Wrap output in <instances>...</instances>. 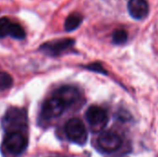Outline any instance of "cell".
I'll use <instances>...</instances> for the list:
<instances>
[{"label":"cell","mask_w":158,"mask_h":157,"mask_svg":"<svg viewBox=\"0 0 158 157\" xmlns=\"http://www.w3.org/2000/svg\"><path fill=\"white\" fill-rule=\"evenodd\" d=\"M85 118L94 132L101 131L108 122L106 111L97 105L90 106L85 113Z\"/></svg>","instance_id":"cell-3"},{"label":"cell","mask_w":158,"mask_h":157,"mask_svg":"<svg viewBox=\"0 0 158 157\" xmlns=\"http://www.w3.org/2000/svg\"><path fill=\"white\" fill-rule=\"evenodd\" d=\"M65 133L68 139L78 145H85L88 139V133L83 122L79 118H70L65 125Z\"/></svg>","instance_id":"cell-2"},{"label":"cell","mask_w":158,"mask_h":157,"mask_svg":"<svg viewBox=\"0 0 158 157\" xmlns=\"http://www.w3.org/2000/svg\"><path fill=\"white\" fill-rule=\"evenodd\" d=\"M4 143L9 153L19 155L26 149L28 142L21 131H11L6 134Z\"/></svg>","instance_id":"cell-5"},{"label":"cell","mask_w":158,"mask_h":157,"mask_svg":"<svg viewBox=\"0 0 158 157\" xmlns=\"http://www.w3.org/2000/svg\"><path fill=\"white\" fill-rule=\"evenodd\" d=\"M11 22L7 18L0 19V38H4L9 33Z\"/></svg>","instance_id":"cell-14"},{"label":"cell","mask_w":158,"mask_h":157,"mask_svg":"<svg viewBox=\"0 0 158 157\" xmlns=\"http://www.w3.org/2000/svg\"><path fill=\"white\" fill-rule=\"evenodd\" d=\"M65 108H66L65 104L59 98L54 96L48 99L47 101H45V103L43 105L42 113L44 118L52 119L61 116Z\"/></svg>","instance_id":"cell-7"},{"label":"cell","mask_w":158,"mask_h":157,"mask_svg":"<svg viewBox=\"0 0 158 157\" xmlns=\"http://www.w3.org/2000/svg\"><path fill=\"white\" fill-rule=\"evenodd\" d=\"M83 20V17L80 13H71L70 15L68 16V18L65 20L64 23V29L67 31H72L79 28V26L81 24Z\"/></svg>","instance_id":"cell-10"},{"label":"cell","mask_w":158,"mask_h":157,"mask_svg":"<svg viewBox=\"0 0 158 157\" xmlns=\"http://www.w3.org/2000/svg\"><path fill=\"white\" fill-rule=\"evenodd\" d=\"M75 43V41L69 38L56 40L52 42L45 43L41 45L40 49L44 51L45 54H48L50 56H58L62 52L68 50L69 48L72 47Z\"/></svg>","instance_id":"cell-6"},{"label":"cell","mask_w":158,"mask_h":157,"mask_svg":"<svg viewBox=\"0 0 158 157\" xmlns=\"http://www.w3.org/2000/svg\"><path fill=\"white\" fill-rule=\"evenodd\" d=\"M13 84V79L12 77L4 71L0 72V91H5L8 88H10Z\"/></svg>","instance_id":"cell-13"},{"label":"cell","mask_w":158,"mask_h":157,"mask_svg":"<svg viewBox=\"0 0 158 157\" xmlns=\"http://www.w3.org/2000/svg\"><path fill=\"white\" fill-rule=\"evenodd\" d=\"M8 35H10L12 38L21 40V39L25 38L26 34H25V31H24L23 28L19 24H18V23H11Z\"/></svg>","instance_id":"cell-11"},{"label":"cell","mask_w":158,"mask_h":157,"mask_svg":"<svg viewBox=\"0 0 158 157\" xmlns=\"http://www.w3.org/2000/svg\"><path fill=\"white\" fill-rule=\"evenodd\" d=\"M128 11L135 19H143L148 16L149 5L146 0H129Z\"/></svg>","instance_id":"cell-9"},{"label":"cell","mask_w":158,"mask_h":157,"mask_svg":"<svg viewBox=\"0 0 158 157\" xmlns=\"http://www.w3.org/2000/svg\"><path fill=\"white\" fill-rule=\"evenodd\" d=\"M27 123L28 118L26 111L18 107L9 108L3 118V127L8 132L20 131L27 128Z\"/></svg>","instance_id":"cell-1"},{"label":"cell","mask_w":158,"mask_h":157,"mask_svg":"<svg viewBox=\"0 0 158 157\" xmlns=\"http://www.w3.org/2000/svg\"><path fill=\"white\" fill-rule=\"evenodd\" d=\"M122 144V140L119 135L113 131H104L97 139L99 149L106 154H112L118 151Z\"/></svg>","instance_id":"cell-4"},{"label":"cell","mask_w":158,"mask_h":157,"mask_svg":"<svg viewBox=\"0 0 158 157\" xmlns=\"http://www.w3.org/2000/svg\"><path fill=\"white\" fill-rule=\"evenodd\" d=\"M113 43L116 44H123L128 41V32L125 30L118 29L113 32L112 35Z\"/></svg>","instance_id":"cell-12"},{"label":"cell","mask_w":158,"mask_h":157,"mask_svg":"<svg viewBox=\"0 0 158 157\" xmlns=\"http://www.w3.org/2000/svg\"><path fill=\"white\" fill-rule=\"evenodd\" d=\"M85 68L89 69V70H92V71H95V72H99V73H102V74H105V75H107V71L101 66V64L99 63H93V64H90L88 66H85Z\"/></svg>","instance_id":"cell-15"},{"label":"cell","mask_w":158,"mask_h":157,"mask_svg":"<svg viewBox=\"0 0 158 157\" xmlns=\"http://www.w3.org/2000/svg\"><path fill=\"white\" fill-rule=\"evenodd\" d=\"M54 96L59 98L65 104L67 107V106L76 104L81 98V93L77 88L67 85V86H63L57 89L55 92Z\"/></svg>","instance_id":"cell-8"}]
</instances>
